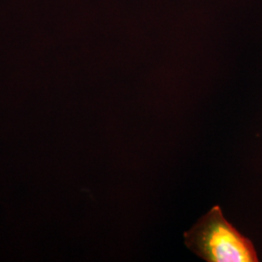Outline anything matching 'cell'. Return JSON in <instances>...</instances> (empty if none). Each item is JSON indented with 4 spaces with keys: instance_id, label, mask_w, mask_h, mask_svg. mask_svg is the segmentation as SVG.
<instances>
[{
    "instance_id": "obj_1",
    "label": "cell",
    "mask_w": 262,
    "mask_h": 262,
    "mask_svg": "<svg viewBox=\"0 0 262 262\" xmlns=\"http://www.w3.org/2000/svg\"><path fill=\"white\" fill-rule=\"evenodd\" d=\"M186 245L209 262L258 261L253 243L230 225L219 206L185 233Z\"/></svg>"
}]
</instances>
